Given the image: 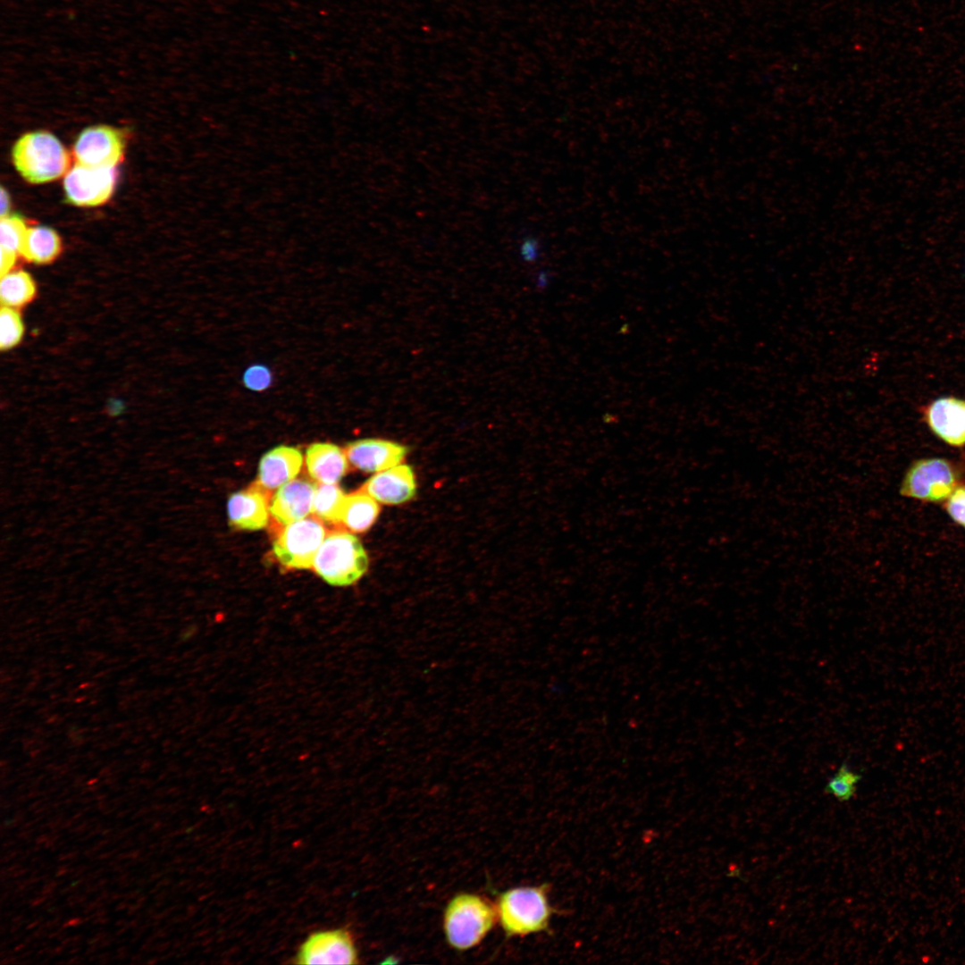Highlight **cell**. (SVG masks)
Wrapping results in <instances>:
<instances>
[{
	"label": "cell",
	"mask_w": 965,
	"mask_h": 965,
	"mask_svg": "<svg viewBox=\"0 0 965 965\" xmlns=\"http://www.w3.org/2000/svg\"><path fill=\"white\" fill-rule=\"evenodd\" d=\"M550 885L520 886L499 894L498 919L507 936H524L550 929L556 910L549 900Z\"/></svg>",
	"instance_id": "obj_1"
},
{
	"label": "cell",
	"mask_w": 965,
	"mask_h": 965,
	"mask_svg": "<svg viewBox=\"0 0 965 965\" xmlns=\"http://www.w3.org/2000/svg\"><path fill=\"white\" fill-rule=\"evenodd\" d=\"M12 160L16 171L28 182L42 184L65 175L70 168V154L62 142L46 130L23 134L14 143Z\"/></svg>",
	"instance_id": "obj_2"
},
{
	"label": "cell",
	"mask_w": 965,
	"mask_h": 965,
	"mask_svg": "<svg viewBox=\"0 0 965 965\" xmlns=\"http://www.w3.org/2000/svg\"><path fill=\"white\" fill-rule=\"evenodd\" d=\"M964 463L943 457L914 459L905 470L899 494L927 504H943L964 482Z\"/></svg>",
	"instance_id": "obj_3"
},
{
	"label": "cell",
	"mask_w": 965,
	"mask_h": 965,
	"mask_svg": "<svg viewBox=\"0 0 965 965\" xmlns=\"http://www.w3.org/2000/svg\"><path fill=\"white\" fill-rule=\"evenodd\" d=\"M498 920L497 908L486 898L468 893L455 895L448 903L443 918L449 945L467 950L482 942Z\"/></svg>",
	"instance_id": "obj_4"
},
{
	"label": "cell",
	"mask_w": 965,
	"mask_h": 965,
	"mask_svg": "<svg viewBox=\"0 0 965 965\" xmlns=\"http://www.w3.org/2000/svg\"><path fill=\"white\" fill-rule=\"evenodd\" d=\"M368 564L367 553L359 539L343 531L324 538L312 567L327 583L348 586L365 575Z\"/></svg>",
	"instance_id": "obj_5"
},
{
	"label": "cell",
	"mask_w": 965,
	"mask_h": 965,
	"mask_svg": "<svg viewBox=\"0 0 965 965\" xmlns=\"http://www.w3.org/2000/svg\"><path fill=\"white\" fill-rule=\"evenodd\" d=\"M325 534V528L317 517L291 523L273 541V555L287 568H310Z\"/></svg>",
	"instance_id": "obj_6"
},
{
	"label": "cell",
	"mask_w": 965,
	"mask_h": 965,
	"mask_svg": "<svg viewBox=\"0 0 965 965\" xmlns=\"http://www.w3.org/2000/svg\"><path fill=\"white\" fill-rule=\"evenodd\" d=\"M117 179L116 167H88L76 164L63 179L66 200L80 207L104 205L113 194Z\"/></svg>",
	"instance_id": "obj_7"
},
{
	"label": "cell",
	"mask_w": 965,
	"mask_h": 965,
	"mask_svg": "<svg viewBox=\"0 0 965 965\" xmlns=\"http://www.w3.org/2000/svg\"><path fill=\"white\" fill-rule=\"evenodd\" d=\"M124 133L108 125H96L83 130L73 146L77 164L88 167H116L124 156Z\"/></svg>",
	"instance_id": "obj_8"
},
{
	"label": "cell",
	"mask_w": 965,
	"mask_h": 965,
	"mask_svg": "<svg viewBox=\"0 0 965 965\" xmlns=\"http://www.w3.org/2000/svg\"><path fill=\"white\" fill-rule=\"evenodd\" d=\"M922 422L942 442L953 449L965 448V399L937 397L919 407Z\"/></svg>",
	"instance_id": "obj_9"
},
{
	"label": "cell",
	"mask_w": 965,
	"mask_h": 965,
	"mask_svg": "<svg viewBox=\"0 0 965 965\" xmlns=\"http://www.w3.org/2000/svg\"><path fill=\"white\" fill-rule=\"evenodd\" d=\"M357 952L348 931L339 928L310 935L300 946L298 964H357Z\"/></svg>",
	"instance_id": "obj_10"
},
{
	"label": "cell",
	"mask_w": 965,
	"mask_h": 965,
	"mask_svg": "<svg viewBox=\"0 0 965 965\" xmlns=\"http://www.w3.org/2000/svg\"><path fill=\"white\" fill-rule=\"evenodd\" d=\"M407 448L384 439H361L348 443L344 452L348 463L365 473H379L401 464Z\"/></svg>",
	"instance_id": "obj_11"
},
{
	"label": "cell",
	"mask_w": 965,
	"mask_h": 965,
	"mask_svg": "<svg viewBox=\"0 0 965 965\" xmlns=\"http://www.w3.org/2000/svg\"><path fill=\"white\" fill-rule=\"evenodd\" d=\"M377 502L399 505L413 499L416 492V481L413 468L399 464L376 473L360 489Z\"/></svg>",
	"instance_id": "obj_12"
},
{
	"label": "cell",
	"mask_w": 965,
	"mask_h": 965,
	"mask_svg": "<svg viewBox=\"0 0 965 965\" xmlns=\"http://www.w3.org/2000/svg\"><path fill=\"white\" fill-rule=\"evenodd\" d=\"M269 507L267 491L257 483L234 492L227 503L230 525L237 530H261L268 524Z\"/></svg>",
	"instance_id": "obj_13"
},
{
	"label": "cell",
	"mask_w": 965,
	"mask_h": 965,
	"mask_svg": "<svg viewBox=\"0 0 965 965\" xmlns=\"http://www.w3.org/2000/svg\"><path fill=\"white\" fill-rule=\"evenodd\" d=\"M315 489L316 483L304 479L283 484L271 499L270 515L282 525L306 518L312 512Z\"/></svg>",
	"instance_id": "obj_14"
},
{
	"label": "cell",
	"mask_w": 965,
	"mask_h": 965,
	"mask_svg": "<svg viewBox=\"0 0 965 965\" xmlns=\"http://www.w3.org/2000/svg\"><path fill=\"white\" fill-rule=\"evenodd\" d=\"M302 463L303 457L298 449L277 446L262 457L256 483L267 492L280 488L298 474Z\"/></svg>",
	"instance_id": "obj_15"
},
{
	"label": "cell",
	"mask_w": 965,
	"mask_h": 965,
	"mask_svg": "<svg viewBox=\"0 0 965 965\" xmlns=\"http://www.w3.org/2000/svg\"><path fill=\"white\" fill-rule=\"evenodd\" d=\"M306 466L311 478L322 483H337L347 473L344 449L330 442H315L306 450Z\"/></svg>",
	"instance_id": "obj_16"
},
{
	"label": "cell",
	"mask_w": 965,
	"mask_h": 965,
	"mask_svg": "<svg viewBox=\"0 0 965 965\" xmlns=\"http://www.w3.org/2000/svg\"><path fill=\"white\" fill-rule=\"evenodd\" d=\"M374 499L359 490L345 496L339 523L352 533L366 532L376 521L380 506Z\"/></svg>",
	"instance_id": "obj_17"
},
{
	"label": "cell",
	"mask_w": 965,
	"mask_h": 965,
	"mask_svg": "<svg viewBox=\"0 0 965 965\" xmlns=\"http://www.w3.org/2000/svg\"><path fill=\"white\" fill-rule=\"evenodd\" d=\"M62 249V239L54 229L34 226L26 231L21 256L29 262L46 264L55 261Z\"/></svg>",
	"instance_id": "obj_18"
},
{
	"label": "cell",
	"mask_w": 965,
	"mask_h": 965,
	"mask_svg": "<svg viewBox=\"0 0 965 965\" xmlns=\"http://www.w3.org/2000/svg\"><path fill=\"white\" fill-rule=\"evenodd\" d=\"M36 296V284L29 273L22 270L10 271L1 276L0 299L2 306L19 308L29 304Z\"/></svg>",
	"instance_id": "obj_19"
},
{
	"label": "cell",
	"mask_w": 965,
	"mask_h": 965,
	"mask_svg": "<svg viewBox=\"0 0 965 965\" xmlns=\"http://www.w3.org/2000/svg\"><path fill=\"white\" fill-rule=\"evenodd\" d=\"M345 496L336 483H316L312 513L323 522L338 524Z\"/></svg>",
	"instance_id": "obj_20"
},
{
	"label": "cell",
	"mask_w": 965,
	"mask_h": 965,
	"mask_svg": "<svg viewBox=\"0 0 965 965\" xmlns=\"http://www.w3.org/2000/svg\"><path fill=\"white\" fill-rule=\"evenodd\" d=\"M28 228L24 218L16 214L1 218L0 243L1 251L18 256Z\"/></svg>",
	"instance_id": "obj_21"
},
{
	"label": "cell",
	"mask_w": 965,
	"mask_h": 965,
	"mask_svg": "<svg viewBox=\"0 0 965 965\" xmlns=\"http://www.w3.org/2000/svg\"><path fill=\"white\" fill-rule=\"evenodd\" d=\"M860 780L861 775L851 769L848 764L843 762L828 779L824 791L839 801H848L855 795L857 785Z\"/></svg>",
	"instance_id": "obj_22"
},
{
	"label": "cell",
	"mask_w": 965,
	"mask_h": 965,
	"mask_svg": "<svg viewBox=\"0 0 965 965\" xmlns=\"http://www.w3.org/2000/svg\"><path fill=\"white\" fill-rule=\"evenodd\" d=\"M24 326L21 315L14 308L2 306L0 312V348L2 350L15 347L22 339Z\"/></svg>",
	"instance_id": "obj_23"
},
{
	"label": "cell",
	"mask_w": 965,
	"mask_h": 965,
	"mask_svg": "<svg viewBox=\"0 0 965 965\" xmlns=\"http://www.w3.org/2000/svg\"><path fill=\"white\" fill-rule=\"evenodd\" d=\"M942 505L949 518L965 530V482L958 485Z\"/></svg>",
	"instance_id": "obj_24"
},
{
	"label": "cell",
	"mask_w": 965,
	"mask_h": 965,
	"mask_svg": "<svg viewBox=\"0 0 965 965\" xmlns=\"http://www.w3.org/2000/svg\"><path fill=\"white\" fill-rule=\"evenodd\" d=\"M272 373L263 365H254L249 366L244 373L243 382L244 385L255 391H262L266 390L272 383Z\"/></svg>",
	"instance_id": "obj_25"
},
{
	"label": "cell",
	"mask_w": 965,
	"mask_h": 965,
	"mask_svg": "<svg viewBox=\"0 0 965 965\" xmlns=\"http://www.w3.org/2000/svg\"><path fill=\"white\" fill-rule=\"evenodd\" d=\"M521 253L527 261L535 260L539 255V243L533 237H527L521 247Z\"/></svg>",
	"instance_id": "obj_26"
},
{
	"label": "cell",
	"mask_w": 965,
	"mask_h": 965,
	"mask_svg": "<svg viewBox=\"0 0 965 965\" xmlns=\"http://www.w3.org/2000/svg\"><path fill=\"white\" fill-rule=\"evenodd\" d=\"M0 207H1V212H0L1 218L10 214L9 211H10V207H11V198H10L9 193L4 189V187L1 188V205H0Z\"/></svg>",
	"instance_id": "obj_27"
}]
</instances>
